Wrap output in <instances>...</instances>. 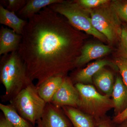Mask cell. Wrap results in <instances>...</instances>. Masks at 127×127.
<instances>
[{"label": "cell", "mask_w": 127, "mask_h": 127, "mask_svg": "<svg viewBox=\"0 0 127 127\" xmlns=\"http://www.w3.org/2000/svg\"><path fill=\"white\" fill-rule=\"evenodd\" d=\"M62 16L45 7L28 19L22 35L17 52L31 79L37 81V87L52 77H65L76 66L75 32Z\"/></svg>", "instance_id": "6da1fadb"}, {"label": "cell", "mask_w": 127, "mask_h": 127, "mask_svg": "<svg viewBox=\"0 0 127 127\" xmlns=\"http://www.w3.org/2000/svg\"><path fill=\"white\" fill-rule=\"evenodd\" d=\"M0 81L5 89L1 97L3 102H9L33 81L17 51L4 55L1 60Z\"/></svg>", "instance_id": "7a4b0ae2"}, {"label": "cell", "mask_w": 127, "mask_h": 127, "mask_svg": "<svg viewBox=\"0 0 127 127\" xmlns=\"http://www.w3.org/2000/svg\"><path fill=\"white\" fill-rule=\"evenodd\" d=\"M23 118L35 127L43 116L46 103L41 97L36 85L31 83L10 101Z\"/></svg>", "instance_id": "3957f363"}, {"label": "cell", "mask_w": 127, "mask_h": 127, "mask_svg": "<svg viewBox=\"0 0 127 127\" xmlns=\"http://www.w3.org/2000/svg\"><path fill=\"white\" fill-rule=\"evenodd\" d=\"M48 6L66 18L75 28L83 31L101 40H107L106 37L94 27L89 9L83 7L78 1L62 0Z\"/></svg>", "instance_id": "277c9868"}, {"label": "cell", "mask_w": 127, "mask_h": 127, "mask_svg": "<svg viewBox=\"0 0 127 127\" xmlns=\"http://www.w3.org/2000/svg\"><path fill=\"white\" fill-rule=\"evenodd\" d=\"M75 87L80 97L78 109L91 116L96 121L106 117L107 112L114 108L111 96L101 95L93 86L77 83Z\"/></svg>", "instance_id": "5b68a950"}, {"label": "cell", "mask_w": 127, "mask_h": 127, "mask_svg": "<svg viewBox=\"0 0 127 127\" xmlns=\"http://www.w3.org/2000/svg\"><path fill=\"white\" fill-rule=\"evenodd\" d=\"M89 10L94 28L109 43L119 42L123 24L111 2Z\"/></svg>", "instance_id": "8992f818"}, {"label": "cell", "mask_w": 127, "mask_h": 127, "mask_svg": "<svg viewBox=\"0 0 127 127\" xmlns=\"http://www.w3.org/2000/svg\"><path fill=\"white\" fill-rule=\"evenodd\" d=\"M80 97L76 87L71 80L64 77L51 102L58 107L67 106L78 108Z\"/></svg>", "instance_id": "52a82bcc"}, {"label": "cell", "mask_w": 127, "mask_h": 127, "mask_svg": "<svg viewBox=\"0 0 127 127\" xmlns=\"http://www.w3.org/2000/svg\"><path fill=\"white\" fill-rule=\"evenodd\" d=\"M61 108L51 102L46 104L42 117L37 123L39 127H73Z\"/></svg>", "instance_id": "ba28073f"}, {"label": "cell", "mask_w": 127, "mask_h": 127, "mask_svg": "<svg viewBox=\"0 0 127 127\" xmlns=\"http://www.w3.org/2000/svg\"><path fill=\"white\" fill-rule=\"evenodd\" d=\"M108 46L100 43H89L82 48L81 53L76 59V66L82 65L92 60L101 57L111 52Z\"/></svg>", "instance_id": "9c48e42d"}, {"label": "cell", "mask_w": 127, "mask_h": 127, "mask_svg": "<svg viewBox=\"0 0 127 127\" xmlns=\"http://www.w3.org/2000/svg\"><path fill=\"white\" fill-rule=\"evenodd\" d=\"M22 39V35L2 26L0 31V55H6L18 51Z\"/></svg>", "instance_id": "30bf717a"}, {"label": "cell", "mask_w": 127, "mask_h": 127, "mask_svg": "<svg viewBox=\"0 0 127 127\" xmlns=\"http://www.w3.org/2000/svg\"><path fill=\"white\" fill-rule=\"evenodd\" d=\"M106 66H110L115 70H118L114 63L106 59L99 60L89 64L86 68L78 72L75 76V81L77 83L91 84L93 82L94 76Z\"/></svg>", "instance_id": "8fae6325"}, {"label": "cell", "mask_w": 127, "mask_h": 127, "mask_svg": "<svg viewBox=\"0 0 127 127\" xmlns=\"http://www.w3.org/2000/svg\"><path fill=\"white\" fill-rule=\"evenodd\" d=\"M112 95L116 116L127 107V86L120 77L116 78Z\"/></svg>", "instance_id": "7c38bea8"}, {"label": "cell", "mask_w": 127, "mask_h": 127, "mask_svg": "<svg viewBox=\"0 0 127 127\" xmlns=\"http://www.w3.org/2000/svg\"><path fill=\"white\" fill-rule=\"evenodd\" d=\"M61 108L73 127H95L96 120L78 108L67 106Z\"/></svg>", "instance_id": "4fadbf2b"}, {"label": "cell", "mask_w": 127, "mask_h": 127, "mask_svg": "<svg viewBox=\"0 0 127 127\" xmlns=\"http://www.w3.org/2000/svg\"><path fill=\"white\" fill-rule=\"evenodd\" d=\"M27 21L21 19L14 12L5 9L0 5V23L14 30L16 33L22 35Z\"/></svg>", "instance_id": "5bb4252c"}, {"label": "cell", "mask_w": 127, "mask_h": 127, "mask_svg": "<svg viewBox=\"0 0 127 127\" xmlns=\"http://www.w3.org/2000/svg\"><path fill=\"white\" fill-rule=\"evenodd\" d=\"M64 77L60 76L52 77L37 87L39 95L46 103L51 101L53 96L61 85Z\"/></svg>", "instance_id": "9a60e30c"}, {"label": "cell", "mask_w": 127, "mask_h": 127, "mask_svg": "<svg viewBox=\"0 0 127 127\" xmlns=\"http://www.w3.org/2000/svg\"><path fill=\"white\" fill-rule=\"evenodd\" d=\"M93 81L98 89L105 94L111 96L114 86L113 75L111 71L102 68L97 73L93 78Z\"/></svg>", "instance_id": "2e32d148"}, {"label": "cell", "mask_w": 127, "mask_h": 127, "mask_svg": "<svg viewBox=\"0 0 127 127\" xmlns=\"http://www.w3.org/2000/svg\"><path fill=\"white\" fill-rule=\"evenodd\" d=\"M61 0H29L18 12L19 15L29 19L45 7L61 2Z\"/></svg>", "instance_id": "e0dca14e"}, {"label": "cell", "mask_w": 127, "mask_h": 127, "mask_svg": "<svg viewBox=\"0 0 127 127\" xmlns=\"http://www.w3.org/2000/svg\"><path fill=\"white\" fill-rule=\"evenodd\" d=\"M0 109L6 119L14 127H35L23 118L10 104L0 103Z\"/></svg>", "instance_id": "ac0fdd59"}, {"label": "cell", "mask_w": 127, "mask_h": 127, "mask_svg": "<svg viewBox=\"0 0 127 127\" xmlns=\"http://www.w3.org/2000/svg\"><path fill=\"white\" fill-rule=\"evenodd\" d=\"M119 46L120 57L127 59V25L123 24Z\"/></svg>", "instance_id": "d6986e66"}, {"label": "cell", "mask_w": 127, "mask_h": 127, "mask_svg": "<svg viewBox=\"0 0 127 127\" xmlns=\"http://www.w3.org/2000/svg\"><path fill=\"white\" fill-rule=\"evenodd\" d=\"M111 4L121 20L127 23V0H112Z\"/></svg>", "instance_id": "ffe728a7"}, {"label": "cell", "mask_w": 127, "mask_h": 127, "mask_svg": "<svg viewBox=\"0 0 127 127\" xmlns=\"http://www.w3.org/2000/svg\"><path fill=\"white\" fill-rule=\"evenodd\" d=\"M114 63L120 72L124 82L127 86V59L118 57L115 59Z\"/></svg>", "instance_id": "44dd1931"}, {"label": "cell", "mask_w": 127, "mask_h": 127, "mask_svg": "<svg viewBox=\"0 0 127 127\" xmlns=\"http://www.w3.org/2000/svg\"><path fill=\"white\" fill-rule=\"evenodd\" d=\"M78 2L84 8L92 9L107 4L109 1L108 0H80Z\"/></svg>", "instance_id": "7402d4cb"}, {"label": "cell", "mask_w": 127, "mask_h": 127, "mask_svg": "<svg viewBox=\"0 0 127 127\" xmlns=\"http://www.w3.org/2000/svg\"><path fill=\"white\" fill-rule=\"evenodd\" d=\"M27 0H9L7 1V5L6 9L10 11H19L26 4Z\"/></svg>", "instance_id": "603a6c76"}, {"label": "cell", "mask_w": 127, "mask_h": 127, "mask_svg": "<svg viewBox=\"0 0 127 127\" xmlns=\"http://www.w3.org/2000/svg\"><path fill=\"white\" fill-rule=\"evenodd\" d=\"M115 124L113 120L105 117L96 121L95 127H117Z\"/></svg>", "instance_id": "cb8c5ba5"}, {"label": "cell", "mask_w": 127, "mask_h": 127, "mask_svg": "<svg viewBox=\"0 0 127 127\" xmlns=\"http://www.w3.org/2000/svg\"><path fill=\"white\" fill-rule=\"evenodd\" d=\"M127 119V107L118 116H114L113 121L116 124H119Z\"/></svg>", "instance_id": "d4e9b609"}, {"label": "cell", "mask_w": 127, "mask_h": 127, "mask_svg": "<svg viewBox=\"0 0 127 127\" xmlns=\"http://www.w3.org/2000/svg\"><path fill=\"white\" fill-rule=\"evenodd\" d=\"M0 127H14L6 119L2 114L0 118Z\"/></svg>", "instance_id": "484cf974"}, {"label": "cell", "mask_w": 127, "mask_h": 127, "mask_svg": "<svg viewBox=\"0 0 127 127\" xmlns=\"http://www.w3.org/2000/svg\"><path fill=\"white\" fill-rule=\"evenodd\" d=\"M117 127H127V119L120 123L118 124Z\"/></svg>", "instance_id": "4316f807"}, {"label": "cell", "mask_w": 127, "mask_h": 127, "mask_svg": "<svg viewBox=\"0 0 127 127\" xmlns=\"http://www.w3.org/2000/svg\"><path fill=\"white\" fill-rule=\"evenodd\" d=\"M38 127V126H37V127Z\"/></svg>", "instance_id": "83f0119b"}]
</instances>
